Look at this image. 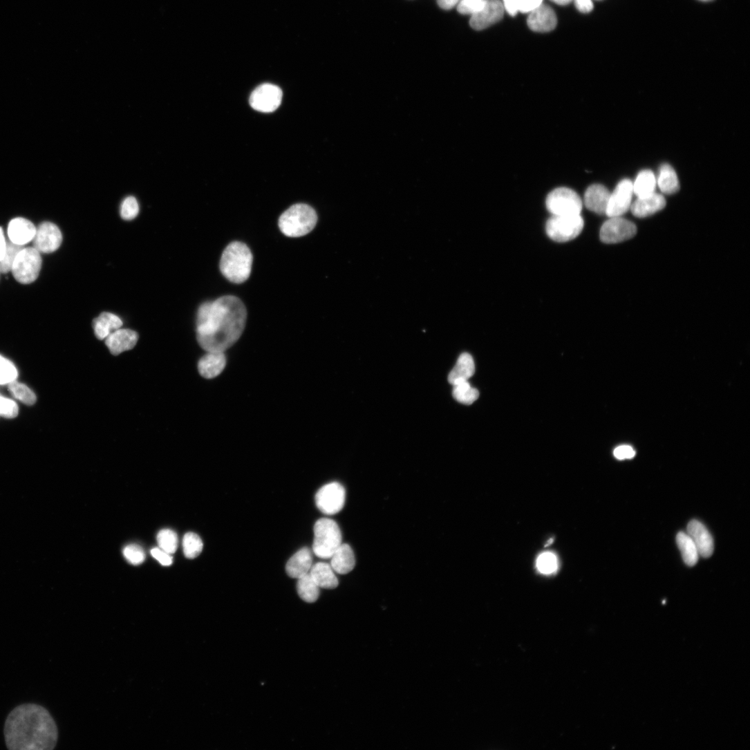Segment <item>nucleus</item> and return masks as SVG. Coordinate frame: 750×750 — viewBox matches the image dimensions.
Here are the masks:
<instances>
[{
    "label": "nucleus",
    "instance_id": "nucleus-1",
    "mask_svg": "<svg viewBox=\"0 0 750 750\" xmlns=\"http://www.w3.org/2000/svg\"><path fill=\"white\" fill-rule=\"evenodd\" d=\"M247 310L237 297L225 295L203 304L197 316V339L207 352H222L234 345L245 330Z\"/></svg>",
    "mask_w": 750,
    "mask_h": 750
},
{
    "label": "nucleus",
    "instance_id": "nucleus-2",
    "mask_svg": "<svg viewBox=\"0 0 750 750\" xmlns=\"http://www.w3.org/2000/svg\"><path fill=\"white\" fill-rule=\"evenodd\" d=\"M4 734L10 750H53L59 738L56 722L50 712L32 703L21 704L10 713Z\"/></svg>",
    "mask_w": 750,
    "mask_h": 750
},
{
    "label": "nucleus",
    "instance_id": "nucleus-3",
    "mask_svg": "<svg viewBox=\"0 0 750 750\" xmlns=\"http://www.w3.org/2000/svg\"><path fill=\"white\" fill-rule=\"evenodd\" d=\"M253 256L243 243L234 241L223 251L220 262L223 275L234 283H242L250 276Z\"/></svg>",
    "mask_w": 750,
    "mask_h": 750
},
{
    "label": "nucleus",
    "instance_id": "nucleus-4",
    "mask_svg": "<svg viewBox=\"0 0 750 750\" xmlns=\"http://www.w3.org/2000/svg\"><path fill=\"white\" fill-rule=\"evenodd\" d=\"M316 211L306 204H297L283 212L279 219L281 232L286 236L297 238L310 233L316 227Z\"/></svg>",
    "mask_w": 750,
    "mask_h": 750
},
{
    "label": "nucleus",
    "instance_id": "nucleus-5",
    "mask_svg": "<svg viewBox=\"0 0 750 750\" xmlns=\"http://www.w3.org/2000/svg\"><path fill=\"white\" fill-rule=\"evenodd\" d=\"M313 551L319 558L330 559L342 544V534L337 523L332 519L319 520L314 528Z\"/></svg>",
    "mask_w": 750,
    "mask_h": 750
},
{
    "label": "nucleus",
    "instance_id": "nucleus-6",
    "mask_svg": "<svg viewBox=\"0 0 750 750\" xmlns=\"http://www.w3.org/2000/svg\"><path fill=\"white\" fill-rule=\"evenodd\" d=\"M42 266V258L34 247H24L18 254L12 272L20 283L29 284L39 276Z\"/></svg>",
    "mask_w": 750,
    "mask_h": 750
},
{
    "label": "nucleus",
    "instance_id": "nucleus-7",
    "mask_svg": "<svg viewBox=\"0 0 750 750\" xmlns=\"http://www.w3.org/2000/svg\"><path fill=\"white\" fill-rule=\"evenodd\" d=\"M583 226L581 215L552 216L546 223V232L553 241L565 243L576 238Z\"/></svg>",
    "mask_w": 750,
    "mask_h": 750
},
{
    "label": "nucleus",
    "instance_id": "nucleus-8",
    "mask_svg": "<svg viewBox=\"0 0 750 750\" xmlns=\"http://www.w3.org/2000/svg\"><path fill=\"white\" fill-rule=\"evenodd\" d=\"M583 203L579 196L568 188H559L547 197L546 207L552 216L580 215Z\"/></svg>",
    "mask_w": 750,
    "mask_h": 750
},
{
    "label": "nucleus",
    "instance_id": "nucleus-9",
    "mask_svg": "<svg viewBox=\"0 0 750 750\" xmlns=\"http://www.w3.org/2000/svg\"><path fill=\"white\" fill-rule=\"evenodd\" d=\"M346 503V490L339 483L332 482L323 487L317 494L318 509L328 516L339 513Z\"/></svg>",
    "mask_w": 750,
    "mask_h": 750
},
{
    "label": "nucleus",
    "instance_id": "nucleus-10",
    "mask_svg": "<svg viewBox=\"0 0 750 750\" xmlns=\"http://www.w3.org/2000/svg\"><path fill=\"white\" fill-rule=\"evenodd\" d=\"M636 225L621 217H612L606 221L600 230V239L608 244L629 240L637 234Z\"/></svg>",
    "mask_w": 750,
    "mask_h": 750
},
{
    "label": "nucleus",
    "instance_id": "nucleus-11",
    "mask_svg": "<svg viewBox=\"0 0 750 750\" xmlns=\"http://www.w3.org/2000/svg\"><path fill=\"white\" fill-rule=\"evenodd\" d=\"M282 91L276 86L264 84L257 87L251 94V106L261 112L270 113L275 111L281 104Z\"/></svg>",
    "mask_w": 750,
    "mask_h": 750
},
{
    "label": "nucleus",
    "instance_id": "nucleus-12",
    "mask_svg": "<svg viewBox=\"0 0 750 750\" xmlns=\"http://www.w3.org/2000/svg\"><path fill=\"white\" fill-rule=\"evenodd\" d=\"M633 195V182L629 180L621 181L611 194L606 215L612 218L626 214L631 208Z\"/></svg>",
    "mask_w": 750,
    "mask_h": 750
},
{
    "label": "nucleus",
    "instance_id": "nucleus-13",
    "mask_svg": "<svg viewBox=\"0 0 750 750\" xmlns=\"http://www.w3.org/2000/svg\"><path fill=\"white\" fill-rule=\"evenodd\" d=\"M63 241L59 227L52 223H43L38 227L32 240L34 247L39 252L50 254L57 250Z\"/></svg>",
    "mask_w": 750,
    "mask_h": 750
},
{
    "label": "nucleus",
    "instance_id": "nucleus-14",
    "mask_svg": "<svg viewBox=\"0 0 750 750\" xmlns=\"http://www.w3.org/2000/svg\"><path fill=\"white\" fill-rule=\"evenodd\" d=\"M505 12L500 0H487L482 10L472 16L470 26L477 31L485 30L500 21L504 17Z\"/></svg>",
    "mask_w": 750,
    "mask_h": 750
},
{
    "label": "nucleus",
    "instance_id": "nucleus-15",
    "mask_svg": "<svg viewBox=\"0 0 750 750\" xmlns=\"http://www.w3.org/2000/svg\"><path fill=\"white\" fill-rule=\"evenodd\" d=\"M557 25V17L554 10L542 4L529 13L527 26L535 32L546 33L554 30Z\"/></svg>",
    "mask_w": 750,
    "mask_h": 750
},
{
    "label": "nucleus",
    "instance_id": "nucleus-16",
    "mask_svg": "<svg viewBox=\"0 0 750 750\" xmlns=\"http://www.w3.org/2000/svg\"><path fill=\"white\" fill-rule=\"evenodd\" d=\"M687 534L692 538L703 558L710 557L714 551V543L712 536L707 528L700 521H691L687 527Z\"/></svg>",
    "mask_w": 750,
    "mask_h": 750
},
{
    "label": "nucleus",
    "instance_id": "nucleus-17",
    "mask_svg": "<svg viewBox=\"0 0 750 750\" xmlns=\"http://www.w3.org/2000/svg\"><path fill=\"white\" fill-rule=\"evenodd\" d=\"M611 193L603 185H593L585 191L584 205L585 207L599 215H606Z\"/></svg>",
    "mask_w": 750,
    "mask_h": 750
},
{
    "label": "nucleus",
    "instance_id": "nucleus-18",
    "mask_svg": "<svg viewBox=\"0 0 750 750\" xmlns=\"http://www.w3.org/2000/svg\"><path fill=\"white\" fill-rule=\"evenodd\" d=\"M138 340V334L129 329H118L106 339V345L110 353L118 355L133 349Z\"/></svg>",
    "mask_w": 750,
    "mask_h": 750
},
{
    "label": "nucleus",
    "instance_id": "nucleus-19",
    "mask_svg": "<svg viewBox=\"0 0 750 750\" xmlns=\"http://www.w3.org/2000/svg\"><path fill=\"white\" fill-rule=\"evenodd\" d=\"M313 556L311 550L303 547L297 552L287 562L285 571L293 579H299L310 574L312 567Z\"/></svg>",
    "mask_w": 750,
    "mask_h": 750
},
{
    "label": "nucleus",
    "instance_id": "nucleus-20",
    "mask_svg": "<svg viewBox=\"0 0 750 750\" xmlns=\"http://www.w3.org/2000/svg\"><path fill=\"white\" fill-rule=\"evenodd\" d=\"M37 231V227L30 221L17 218L13 219L9 224L8 236L12 243L24 246L32 241Z\"/></svg>",
    "mask_w": 750,
    "mask_h": 750
},
{
    "label": "nucleus",
    "instance_id": "nucleus-21",
    "mask_svg": "<svg viewBox=\"0 0 750 750\" xmlns=\"http://www.w3.org/2000/svg\"><path fill=\"white\" fill-rule=\"evenodd\" d=\"M666 205L664 197L656 192L648 196L638 198L632 204L631 211L637 218H646L662 210Z\"/></svg>",
    "mask_w": 750,
    "mask_h": 750
},
{
    "label": "nucleus",
    "instance_id": "nucleus-22",
    "mask_svg": "<svg viewBox=\"0 0 750 750\" xmlns=\"http://www.w3.org/2000/svg\"><path fill=\"white\" fill-rule=\"evenodd\" d=\"M226 364L224 353L208 352L198 363L199 373L205 378L213 379L223 371Z\"/></svg>",
    "mask_w": 750,
    "mask_h": 750
},
{
    "label": "nucleus",
    "instance_id": "nucleus-23",
    "mask_svg": "<svg viewBox=\"0 0 750 750\" xmlns=\"http://www.w3.org/2000/svg\"><path fill=\"white\" fill-rule=\"evenodd\" d=\"M330 559V565L335 572L338 574H346L355 568L356 563L355 553L348 544L342 543Z\"/></svg>",
    "mask_w": 750,
    "mask_h": 750
},
{
    "label": "nucleus",
    "instance_id": "nucleus-24",
    "mask_svg": "<svg viewBox=\"0 0 750 750\" xmlns=\"http://www.w3.org/2000/svg\"><path fill=\"white\" fill-rule=\"evenodd\" d=\"M476 372V365L473 357L469 353L462 354L458 362L449 373L448 381L452 385L469 381Z\"/></svg>",
    "mask_w": 750,
    "mask_h": 750
},
{
    "label": "nucleus",
    "instance_id": "nucleus-25",
    "mask_svg": "<svg viewBox=\"0 0 750 750\" xmlns=\"http://www.w3.org/2000/svg\"><path fill=\"white\" fill-rule=\"evenodd\" d=\"M310 574L320 588L334 589L339 585V580L331 565L318 563L312 565Z\"/></svg>",
    "mask_w": 750,
    "mask_h": 750
},
{
    "label": "nucleus",
    "instance_id": "nucleus-26",
    "mask_svg": "<svg viewBox=\"0 0 750 750\" xmlns=\"http://www.w3.org/2000/svg\"><path fill=\"white\" fill-rule=\"evenodd\" d=\"M123 323L116 315L103 312L93 321V329L96 337L106 339L112 332L121 328Z\"/></svg>",
    "mask_w": 750,
    "mask_h": 750
},
{
    "label": "nucleus",
    "instance_id": "nucleus-27",
    "mask_svg": "<svg viewBox=\"0 0 750 750\" xmlns=\"http://www.w3.org/2000/svg\"><path fill=\"white\" fill-rule=\"evenodd\" d=\"M676 541L684 563L688 566H694L699 560L700 554L692 538L687 533L679 532Z\"/></svg>",
    "mask_w": 750,
    "mask_h": 750
},
{
    "label": "nucleus",
    "instance_id": "nucleus-28",
    "mask_svg": "<svg viewBox=\"0 0 750 750\" xmlns=\"http://www.w3.org/2000/svg\"><path fill=\"white\" fill-rule=\"evenodd\" d=\"M662 193L671 195L677 193L679 189V182L675 170L668 165H664L659 170L658 180H657Z\"/></svg>",
    "mask_w": 750,
    "mask_h": 750
},
{
    "label": "nucleus",
    "instance_id": "nucleus-29",
    "mask_svg": "<svg viewBox=\"0 0 750 750\" xmlns=\"http://www.w3.org/2000/svg\"><path fill=\"white\" fill-rule=\"evenodd\" d=\"M297 590L299 596L308 603L317 602L320 595V587L310 574L298 579Z\"/></svg>",
    "mask_w": 750,
    "mask_h": 750
},
{
    "label": "nucleus",
    "instance_id": "nucleus-30",
    "mask_svg": "<svg viewBox=\"0 0 750 750\" xmlns=\"http://www.w3.org/2000/svg\"><path fill=\"white\" fill-rule=\"evenodd\" d=\"M657 179L653 172L649 170L639 173L633 183L634 194L637 198L648 196L655 193Z\"/></svg>",
    "mask_w": 750,
    "mask_h": 750
},
{
    "label": "nucleus",
    "instance_id": "nucleus-31",
    "mask_svg": "<svg viewBox=\"0 0 750 750\" xmlns=\"http://www.w3.org/2000/svg\"><path fill=\"white\" fill-rule=\"evenodd\" d=\"M453 394L458 402L467 405L474 403L480 396L479 391L472 387L469 381L453 385Z\"/></svg>",
    "mask_w": 750,
    "mask_h": 750
},
{
    "label": "nucleus",
    "instance_id": "nucleus-32",
    "mask_svg": "<svg viewBox=\"0 0 750 750\" xmlns=\"http://www.w3.org/2000/svg\"><path fill=\"white\" fill-rule=\"evenodd\" d=\"M8 388L12 395L19 401L27 405H33L37 402L35 393L26 385L17 382H10Z\"/></svg>",
    "mask_w": 750,
    "mask_h": 750
},
{
    "label": "nucleus",
    "instance_id": "nucleus-33",
    "mask_svg": "<svg viewBox=\"0 0 750 750\" xmlns=\"http://www.w3.org/2000/svg\"><path fill=\"white\" fill-rule=\"evenodd\" d=\"M203 550V542L198 534L193 532L185 534L183 538V550L187 558L194 559L198 557Z\"/></svg>",
    "mask_w": 750,
    "mask_h": 750
},
{
    "label": "nucleus",
    "instance_id": "nucleus-34",
    "mask_svg": "<svg viewBox=\"0 0 750 750\" xmlns=\"http://www.w3.org/2000/svg\"><path fill=\"white\" fill-rule=\"evenodd\" d=\"M24 246L17 245L10 240L7 242V249L4 257L0 260V271L6 274L12 271L13 265L19 252Z\"/></svg>",
    "mask_w": 750,
    "mask_h": 750
},
{
    "label": "nucleus",
    "instance_id": "nucleus-35",
    "mask_svg": "<svg viewBox=\"0 0 750 750\" xmlns=\"http://www.w3.org/2000/svg\"><path fill=\"white\" fill-rule=\"evenodd\" d=\"M158 541L160 548L166 552L173 554L178 547V537L177 534L171 529H163L158 535Z\"/></svg>",
    "mask_w": 750,
    "mask_h": 750
},
{
    "label": "nucleus",
    "instance_id": "nucleus-36",
    "mask_svg": "<svg viewBox=\"0 0 750 750\" xmlns=\"http://www.w3.org/2000/svg\"><path fill=\"white\" fill-rule=\"evenodd\" d=\"M18 371L15 364L0 355V384H8L17 380Z\"/></svg>",
    "mask_w": 750,
    "mask_h": 750
},
{
    "label": "nucleus",
    "instance_id": "nucleus-37",
    "mask_svg": "<svg viewBox=\"0 0 750 750\" xmlns=\"http://www.w3.org/2000/svg\"><path fill=\"white\" fill-rule=\"evenodd\" d=\"M536 566L541 573L545 574H552L558 568L556 556L551 552H544L538 556Z\"/></svg>",
    "mask_w": 750,
    "mask_h": 750
},
{
    "label": "nucleus",
    "instance_id": "nucleus-38",
    "mask_svg": "<svg viewBox=\"0 0 750 750\" xmlns=\"http://www.w3.org/2000/svg\"><path fill=\"white\" fill-rule=\"evenodd\" d=\"M139 214V205L133 196L125 198L120 206V216L124 221H131Z\"/></svg>",
    "mask_w": 750,
    "mask_h": 750
},
{
    "label": "nucleus",
    "instance_id": "nucleus-39",
    "mask_svg": "<svg viewBox=\"0 0 750 750\" xmlns=\"http://www.w3.org/2000/svg\"><path fill=\"white\" fill-rule=\"evenodd\" d=\"M487 0H460L458 11L463 15H474L485 7Z\"/></svg>",
    "mask_w": 750,
    "mask_h": 750
},
{
    "label": "nucleus",
    "instance_id": "nucleus-40",
    "mask_svg": "<svg viewBox=\"0 0 750 750\" xmlns=\"http://www.w3.org/2000/svg\"><path fill=\"white\" fill-rule=\"evenodd\" d=\"M123 554L126 561L133 565L142 563L145 559L143 549L138 545H129L123 550Z\"/></svg>",
    "mask_w": 750,
    "mask_h": 750
},
{
    "label": "nucleus",
    "instance_id": "nucleus-41",
    "mask_svg": "<svg viewBox=\"0 0 750 750\" xmlns=\"http://www.w3.org/2000/svg\"><path fill=\"white\" fill-rule=\"evenodd\" d=\"M19 414L17 404L8 398L0 395V415L6 418H16Z\"/></svg>",
    "mask_w": 750,
    "mask_h": 750
},
{
    "label": "nucleus",
    "instance_id": "nucleus-42",
    "mask_svg": "<svg viewBox=\"0 0 750 750\" xmlns=\"http://www.w3.org/2000/svg\"><path fill=\"white\" fill-rule=\"evenodd\" d=\"M614 455L619 460H631L635 458V449L628 445H621L615 449Z\"/></svg>",
    "mask_w": 750,
    "mask_h": 750
},
{
    "label": "nucleus",
    "instance_id": "nucleus-43",
    "mask_svg": "<svg viewBox=\"0 0 750 750\" xmlns=\"http://www.w3.org/2000/svg\"><path fill=\"white\" fill-rule=\"evenodd\" d=\"M151 554L162 565L165 566L171 565L173 563V557L171 554L166 552L161 548H153L151 550Z\"/></svg>",
    "mask_w": 750,
    "mask_h": 750
},
{
    "label": "nucleus",
    "instance_id": "nucleus-44",
    "mask_svg": "<svg viewBox=\"0 0 750 750\" xmlns=\"http://www.w3.org/2000/svg\"><path fill=\"white\" fill-rule=\"evenodd\" d=\"M543 4V0H520L518 12L529 14Z\"/></svg>",
    "mask_w": 750,
    "mask_h": 750
},
{
    "label": "nucleus",
    "instance_id": "nucleus-45",
    "mask_svg": "<svg viewBox=\"0 0 750 750\" xmlns=\"http://www.w3.org/2000/svg\"><path fill=\"white\" fill-rule=\"evenodd\" d=\"M577 10L583 14H588L592 11L593 3L592 0H574Z\"/></svg>",
    "mask_w": 750,
    "mask_h": 750
},
{
    "label": "nucleus",
    "instance_id": "nucleus-46",
    "mask_svg": "<svg viewBox=\"0 0 750 750\" xmlns=\"http://www.w3.org/2000/svg\"><path fill=\"white\" fill-rule=\"evenodd\" d=\"M503 6L505 11L512 17L518 13L520 0H503Z\"/></svg>",
    "mask_w": 750,
    "mask_h": 750
},
{
    "label": "nucleus",
    "instance_id": "nucleus-47",
    "mask_svg": "<svg viewBox=\"0 0 750 750\" xmlns=\"http://www.w3.org/2000/svg\"><path fill=\"white\" fill-rule=\"evenodd\" d=\"M460 0H437L438 6L444 10L453 9L460 3Z\"/></svg>",
    "mask_w": 750,
    "mask_h": 750
},
{
    "label": "nucleus",
    "instance_id": "nucleus-48",
    "mask_svg": "<svg viewBox=\"0 0 750 750\" xmlns=\"http://www.w3.org/2000/svg\"><path fill=\"white\" fill-rule=\"evenodd\" d=\"M7 242L4 232L2 227H0V260H2L5 256L7 249Z\"/></svg>",
    "mask_w": 750,
    "mask_h": 750
},
{
    "label": "nucleus",
    "instance_id": "nucleus-49",
    "mask_svg": "<svg viewBox=\"0 0 750 750\" xmlns=\"http://www.w3.org/2000/svg\"><path fill=\"white\" fill-rule=\"evenodd\" d=\"M551 1L560 6H568L572 0H551Z\"/></svg>",
    "mask_w": 750,
    "mask_h": 750
},
{
    "label": "nucleus",
    "instance_id": "nucleus-50",
    "mask_svg": "<svg viewBox=\"0 0 750 750\" xmlns=\"http://www.w3.org/2000/svg\"><path fill=\"white\" fill-rule=\"evenodd\" d=\"M0 273H1V271H0Z\"/></svg>",
    "mask_w": 750,
    "mask_h": 750
}]
</instances>
